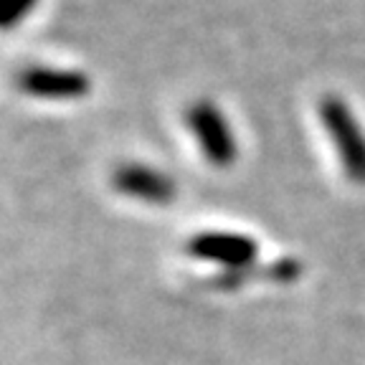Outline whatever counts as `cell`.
<instances>
[{"mask_svg": "<svg viewBox=\"0 0 365 365\" xmlns=\"http://www.w3.org/2000/svg\"><path fill=\"white\" fill-rule=\"evenodd\" d=\"M34 3L36 0H0V29H11L13 23H18V18L34 8Z\"/></svg>", "mask_w": 365, "mask_h": 365, "instance_id": "obj_6", "label": "cell"}, {"mask_svg": "<svg viewBox=\"0 0 365 365\" xmlns=\"http://www.w3.org/2000/svg\"><path fill=\"white\" fill-rule=\"evenodd\" d=\"M190 254L200 259L226 264V267H249L257 257V244L239 234H200L190 241Z\"/></svg>", "mask_w": 365, "mask_h": 365, "instance_id": "obj_3", "label": "cell"}, {"mask_svg": "<svg viewBox=\"0 0 365 365\" xmlns=\"http://www.w3.org/2000/svg\"><path fill=\"white\" fill-rule=\"evenodd\" d=\"M114 188L150 203H168L175 195V185L170 178L160 175L143 165H125L114 173Z\"/></svg>", "mask_w": 365, "mask_h": 365, "instance_id": "obj_5", "label": "cell"}, {"mask_svg": "<svg viewBox=\"0 0 365 365\" xmlns=\"http://www.w3.org/2000/svg\"><path fill=\"white\" fill-rule=\"evenodd\" d=\"M319 117L335 143L342 170L355 182H365V135L348 104L337 97H325L319 102Z\"/></svg>", "mask_w": 365, "mask_h": 365, "instance_id": "obj_1", "label": "cell"}, {"mask_svg": "<svg viewBox=\"0 0 365 365\" xmlns=\"http://www.w3.org/2000/svg\"><path fill=\"white\" fill-rule=\"evenodd\" d=\"M188 125L195 132V137H198L200 150H203L205 158L211 160L213 165L223 168L234 163L236 158L234 135L228 130L226 117L211 102H198L195 107H190Z\"/></svg>", "mask_w": 365, "mask_h": 365, "instance_id": "obj_2", "label": "cell"}, {"mask_svg": "<svg viewBox=\"0 0 365 365\" xmlns=\"http://www.w3.org/2000/svg\"><path fill=\"white\" fill-rule=\"evenodd\" d=\"M21 86L34 97L68 99L81 97L89 91V79L76 71H61V68H31L21 79Z\"/></svg>", "mask_w": 365, "mask_h": 365, "instance_id": "obj_4", "label": "cell"}]
</instances>
